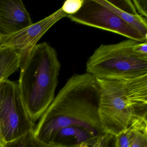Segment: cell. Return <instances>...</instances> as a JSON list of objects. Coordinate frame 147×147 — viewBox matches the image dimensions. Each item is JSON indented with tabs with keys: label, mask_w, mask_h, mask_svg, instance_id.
<instances>
[{
	"label": "cell",
	"mask_w": 147,
	"mask_h": 147,
	"mask_svg": "<svg viewBox=\"0 0 147 147\" xmlns=\"http://www.w3.org/2000/svg\"><path fill=\"white\" fill-rule=\"evenodd\" d=\"M100 138L84 127L70 125L60 129L51 144L62 147H93Z\"/></svg>",
	"instance_id": "9c48e42d"
},
{
	"label": "cell",
	"mask_w": 147,
	"mask_h": 147,
	"mask_svg": "<svg viewBox=\"0 0 147 147\" xmlns=\"http://www.w3.org/2000/svg\"><path fill=\"white\" fill-rule=\"evenodd\" d=\"M130 147H147V119L137 120Z\"/></svg>",
	"instance_id": "4fadbf2b"
},
{
	"label": "cell",
	"mask_w": 147,
	"mask_h": 147,
	"mask_svg": "<svg viewBox=\"0 0 147 147\" xmlns=\"http://www.w3.org/2000/svg\"><path fill=\"white\" fill-rule=\"evenodd\" d=\"M84 0H67L61 7L63 11L68 15H73L80 11Z\"/></svg>",
	"instance_id": "9a60e30c"
},
{
	"label": "cell",
	"mask_w": 147,
	"mask_h": 147,
	"mask_svg": "<svg viewBox=\"0 0 147 147\" xmlns=\"http://www.w3.org/2000/svg\"><path fill=\"white\" fill-rule=\"evenodd\" d=\"M100 88L97 79L86 73L71 76L39 119L36 137L51 144L60 129L70 125L86 128L100 138L106 134L99 114Z\"/></svg>",
	"instance_id": "6da1fadb"
},
{
	"label": "cell",
	"mask_w": 147,
	"mask_h": 147,
	"mask_svg": "<svg viewBox=\"0 0 147 147\" xmlns=\"http://www.w3.org/2000/svg\"><path fill=\"white\" fill-rule=\"evenodd\" d=\"M132 2L138 13L146 18L147 17V0H133Z\"/></svg>",
	"instance_id": "2e32d148"
},
{
	"label": "cell",
	"mask_w": 147,
	"mask_h": 147,
	"mask_svg": "<svg viewBox=\"0 0 147 147\" xmlns=\"http://www.w3.org/2000/svg\"><path fill=\"white\" fill-rule=\"evenodd\" d=\"M67 17L77 24L113 32L139 42L147 40L139 32L96 0H84L80 11Z\"/></svg>",
	"instance_id": "8992f818"
},
{
	"label": "cell",
	"mask_w": 147,
	"mask_h": 147,
	"mask_svg": "<svg viewBox=\"0 0 147 147\" xmlns=\"http://www.w3.org/2000/svg\"><path fill=\"white\" fill-rule=\"evenodd\" d=\"M2 147H62L45 143L36 137L34 129L30 130L25 134L13 141L6 142Z\"/></svg>",
	"instance_id": "7c38bea8"
},
{
	"label": "cell",
	"mask_w": 147,
	"mask_h": 147,
	"mask_svg": "<svg viewBox=\"0 0 147 147\" xmlns=\"http://www.w3.org/2000/svg\"><path fill=\"white\" fill-rule=\"evenodd\" d=\"M138 42L128 39L101 45L88 58L86 72L96 79H130L147 75V55L133 51Z\"/></svg>",
	"instance_id": "277c9868"
},
{
	"label": "cell",
	"mask_w": 147,
	"mask_h": 147,
	"mask_svg": "<svg viewBox=\"0 0 147 147\" xmlns=\"http://www.w3.org/2000/svg\"><path fill=\"white\" fill-rule=\"evenodd\" d=\"M67 16L61 7L51 15L30 26L10 35L0 37V49L10 48L19 51L21 54V66L43 35L56 23Z\"/></svg>",
	"instance_id": "52a82bcc"
},
{
	"label": "cell",
	"mask_w": 147,
	"mask_h": 147,
	"mask_svg": "<svg viewBox=\"0 0 147 147\" xmlns=\"http://www.w3.org/2000/svg\"><path fill=\"white\" fill-rule=\"evenodd\" d=\"M21 64L19 51L10 48L0 49V81L8 80L20 68Z\"/></svg>",
	"instance_id": "8fae6325"
},
{
	"label": "cell",
	"mask_w": 147,
	"mask_h": 147,
	"mask_svg": "<svg viewBox=\"0 0 147 147\" xmlns=\"http://www.w3.org/2000/svg\"><path fill=\"white\" fill-rule=\"evenodd\" d=\"M32 24L21 0H0V37L17 32Z\"/></svg>",
	"instance_id": "ba28073f"
},
{
	"label": "cell",
	"mask_w": 147,
	"mask_h": 147,
	"mask_svg": "<svg viewBox=\"0 0 147 147\" xmlns=\"http://www.w3.org/2000/svg\"><path fill=\"white\" fill-rule=\"evenodd\" d=\"M99 147H115L114 136L106 134L101 139Z\"/></svg>",
	"instance_id": "e0dca14e"
},
{
	"label": "cell",
	"mask_w": 147,
	"mask_h": 147,
	"mask_svg": "<svg viewBox=\"0 0 147 147\" xmlns=\"http://www.w3.org/2000/svg\"><path fill=\"white\" fill-rule=\"evenodd\" d=\"M147 41L137 42L133 47V51L136 53L142 55H147Z\"/></svg>",
	"instance_id": "ac0fdd59"
},
{
	"label": "cell",
	"mask_w": 147,
	"mask_h": 147,
	"mask_svg": "<svg viewBox=\"0 0 147 147\" xmlns=\"http://www.w3.org/2000/svg\"><path fill=\"white\" fill-rule=\"evenodd\" d=\"M137 120L124 131L114 136L115 147H130Z\"/></svg>",
	"instance_id": "5bb4252c"
},
{
	"label": "cell",
	"mask_w": 147,
	"mask_h": 147,
	"mask_svg": "<svg viewBox=\"0 0 147 147\" xmlns=\"http://www.w3.org/2000/svg\"><path fill=\"white\" fill-rule=\"evenodd\" d=\"M5 142V141L2 132H1V130L0 129V147H3Z\"/></svg>",
	"instance_id": "d6986e66"
},
{
	"label": "cell",
	"mask_w": 147,
	"mask_h": 147,
	"mask_svg": "<svg viewBox=\"0 0 147 147\" xmlns=\"http://www.w3.org/2000/svg\"><path fill=\"white\" fill-rule=\"evenodd\" d=\"M23 104L17 82H0V129L6 142L13 141L34 129Z\"/></svg>",
	"instance_id": "5b68a950"
},
{
	"label": "cell",
	"mask_w": 147,
	"mask_h": 147,
	"mask_svg": "<svg viewBox=\"0 0 147 147\" xmlns=\"http://www.w3.org/2000/svg\"><path fill=\"white\" fill-rule=\"evenodd\" d=\"M103 129L115 136L136 120L147 119V75L130 79H97Z\"/></svg>",
	"instance_id": "7a4b0ae2"
},
{
	"label": "cell",
	"mask_w": 147,
	"mask_h": 147,
	"mask_svg": "<svg viewBox=\"0 0 147 147\" xmlns=\"http://www.w3.org/2000/svg\"><path fill=\"white\" fill-rule=\"evenodd\" d=\"M96 1L116 13L125 23L147 38V19L138 13L132 1L129 0H96Z\"/></svg>",
	"instance_id": "30bf717a"
},
{
	"label": "cell",
	"mask_w": 147,
	"mask_h": 147,
	"mask_svg": "<svg viewBox=\"0 0 147 147\" xmlns=\"http://www.w3.org/2000/svg\"><path fill=\"white\" fill-rule=\"evenodd\" d=\"M61 67L56 51L46 42L37 45L20 67L19 88L26 110L34 123L55 98Z\"/></svg>",
	"instance_id": "3957f363"
},
{
	"label": "cell",
	"mask_w": 147,
	"mask_h": 147,
	"mask_svg": "<svg viewBox=\"0 0 147 147\" xmlns=\"http://www.w3.org/2000/svg\"><path fill=\"white\" fill-rule=\"evenodd\" d=\"M102 138H103V137H101V138H100V139H99L98 141L95 144V145H94V146L93 147H99L100 144V142H101V139H102Z\"/></svg>",
	"instance_id": "ffe728a7"
},
{
	"label": "cell",
	"mask_w": 147,
	"mask_h": 147,
	"mask_svg": "<svg viewBox=\"0 0 147 147\" xmlns=\"http://www.w3.org/2000/svg\"><path fill=\"white\" fill-rule=\"evenodd\" d=\"M1 82V81H0V82Z\"/></svg>",
	"instance_id": "44dd1931"
}]
</instances>
